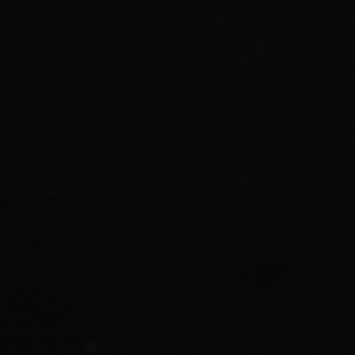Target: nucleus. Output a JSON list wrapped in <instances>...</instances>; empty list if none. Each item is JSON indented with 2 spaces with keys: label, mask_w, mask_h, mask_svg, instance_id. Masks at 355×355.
Instances as JSON below:
<instances>
[]
</instances>
